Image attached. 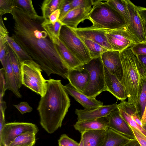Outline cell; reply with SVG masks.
Wrapping results in <instances>:
<instances>
[{
  "label": "cell",
  "instance_id": "obj_29",
  "mask_svg": "<svg viewBox=\"0 0 146 146\" xmlns=\"http://www.w3.org/2000/svg\"><path fill=\"white\" fill-rule=\"evenodd\" d=\"M64 25L61 21L58 20L54 23H50L48 20H44L41 25L49 36H52L59 39L60 30Z\"/></svg>",
  "mask_w": 146,
  "mask_h": 146
},
{
  "label": "cell",
  "instance_id": "obj_6",
  "mask_svg": "<svg viewBox=\"0 0 146 146\" xmlns=\"http://www.w3.org/2000/svg\"><path fill=\"white\" fill-rule=\"evenodd\" d=\"M82 66L90 75L89 81L83 93L96 98L103 91H106L105 71L101 56L92 58Z\"/></svg>",
  "mask_w": 146,
  "mask_h": 146
},
{
  "label": "cell",
  "instance_id": "obj_22",
  "mask_svg": "<svg viewBox=\"0 0 146 146\" xmlns=\"http://www.w3.org/2000/svg\"><path fill=\"white\" fill-rule=\"evenodd\" d=\"M131 104L125 100L117 105V109L122 117L128 125L137 130L146 136V131L138 125L132 118L131 114Z\"/></svg>",
  "mask_w": 146,
  "mask_h": 146
},
{
  "label": "cell",
  "instance_id": "obj_7",
  "mask_svg": "<svg viewBox=\"0 0 146 146\" xmlns=\"http://www.w3.org/2000/svg\"><path fill=\"white\" fill-rule=\"evenodd\" d=\"M59 39L82 65L87 63L92 59L84 42L70 27L65 25L62 26Z\"/></svg>",
  "mask_w": 146,
  "mask_h": 146
},
{
  "label": "cell",
  "instance_id": "obj_23",
  "mask_svg": "<svg viewBox=\"0 0 146 146\" xmlns=\"http://www.w3.org/2000/svg\"><path fill=\"white\" fill-rule=\"evenodd\" d=\"M106 130H98L85 131L81 134L83 146H101L104 141Z\"/></svg>",
  "mask_w": 146,
  "mask_h": 146
},
{
  "label": "cell",
  "instance_id": "obj_34",
  "mask_svg": "<svg viewBox=\"0 0 146 146\" xmlns=\"http://www.w3.org/2000/svg\"><path fill=\"white\" fill-rule=\"evenodd\" d=\"M15 6V0H0V17L6 14H11Z\"/></svg>",
  "mask_w": 146,
  "mask_h": 146
},
{
  "label": "cell",
  "instance_id": "obj_11",
  "mask_svg": "<svg viewBox=\"0 0 146 146\" xmlns=\"http://www.w3.org/2000/svg\"><path fill=\"white\" fill-rule=\"evenodd\" d=\"M72 29L80 38L90 40L108 50H113L106 36L108 30L93 28L90 27Z\"/></svg>",
  "mask_w": 146,
  "mask_h": 146
},
{
  "label": "cell",
  "instance_id": "obj_21",
  "mask_svg": "<svg viewBox=\"0 0 146 146\" xmlns=\"http://www.w3.org/2000/svg\"><path fill=\"white\" fill-rule=\"evenodd\" d=\"M5 74L6 90L11 91L17 98H21L22 96L19 91L17 81L12 67L9 54L7 51Z\"/></svg>",
  "mask_w": 146,
  "mask_h": 146
},
{
  "label": "cell",
  "instance_id": "obj_30",
  "mask_svg": "<svg viewBox=\"0 0 146 146\" xmlns=\"http://www.w3.org/2000/svg\"><path fill=\"white\" fill-rule=\"evenodd\" d=\"M80 38L88 49L92 58L101 56L103 53L108 50L105 48L92 40Z\"/></svg>",
  "mask_w": 146,
  "mask_h": 146
},
{
  "label": "cell",
  "instance_id": "obj_35",
  "mask_svg": "<svg viewBox=\"0 0 146 146\" xmlns=\"http://www.w3.org/2000/svg\"><path fill=\"white\" fill-rule=\"evenodd\" d=\"M58 146H79L78 143L66 134L61 135L58 140Z\"/></svg>",
  "mask_w": 146,
  "mask_h": 146
},
{
  "label": "cell",
  "instance_id": "obj_4",
  "mask_svg": "<svg viewBox=\"0 0 146 146\" xmlns=\"http://www.w3.org/2000/svg\"><path fill=\"white\" fill-rule=\"evenodd\" d=\"M93 0V7L88 19L92 23L93 28L110 30L128 26L123 17L106 2Z\"/></svg>",
  "mask_w": 146,
  "mask_h": 146
},
{
  "label": "cell",
  "instance_id": "obj_43",
  "mask_svg": "<svg viewBox=\"0 0 146 146\" xmlns=\"http://www.w3.org/2000/svg\"><path fill=\"white\" fill-rule=\"evenodd\" d=\"M7 107L6 102L3 100H0V131L5 124V112Z\"/></svg>",
  "mask_w": 146,
  "mask_h": 146
},
{
  "label": "cell",
  "instance_id": "obj_38",
  "mask_svg": "<svg viewBox=\"0 0 146 146\" xmlns=\"http://www.w3.org/2000/svg\"><path fill=\"white\" fill-rule=\"evenodd\" d=\"M146 104V80L143 85L139 97V109L141 116L144 111Z\"/></svg>",
  "mask_w": 146,
  "mask_h": 146
},
{
  "label": "cell",
  "instance_id": "obj_15",
  "mask_svg": "<svg viewBox=\"0 0 146 146\" xmlns=\"http://www.w3.org/2000/svg\"><path fill=\"white\" fill-rule=\"evenodd\" d=\"M63 87L66 93L72 96L85 109L92 110L103 105V103L102 102L97 100L95 98L85 95L76 89L70 83L63 85Z\"/></svg>",
  "mask_w": 146,
  "mask_h": 146
},
{
  "label": "cell",
  "instance_id": "obj_50",
  "mask_svg": "<svg viewBox=\"0 0 146 146\" xmlns=\"http://www.w3.org/2000/svg\"><path fill=\"white\" fill-rule=\"evenodd\" d=\"M79 146H83L82 139V138H81L80 141L79 142Z\"/></svg>",
  "mask_w": 146,
  "mask_h": 146
},
{
  "label": "cell",
  "instance_id": "obj_28",
  "mask_svg": "<svg viewBox=\"0 0 146 146\" xmlns=\"http://www.w3.org/2000/svg\"><path fill=\"white\" fill-rule=\"evenodd\" d=\"M62 0H45L43 2L41 9L42 17L44 20H48L49 16L58 9Z\"/></svg>",
  "mask_w": 146,
  "mask_h": 146
},
{
  "label": "cell",
  "instance_id": "obj_51",
  "mask_svg": "<svg viewBox=\"0 0 146 146\" xmlns=\"http://www.w3.org/2000/svg\"><path fill=\"white\" fill-rule=\"evenodd\" d=\"M144 22V25H145V35H146V22Z\"/></svg>",
  "mask_w": 146,
  "mask_h": 146
},
{
  "label": "cell",
  "instance_id": "obj_41",
  "mask_svg": "<svg viewBox=\"0 0 146 146\" xmlns=\"http://www.w3.org/2000/svg\"><path fill=\"white\" fill-rule=\"evenodd\" d=\"M13 106L22 114L30 112L33 110V108L29 105L28 103L25 102H21L17 105H13Z\"/></svg>",
  "mask_w": 146,
  "mask_h": 146
},
{
  "label": "cell",
  "instance_id": "obj_32",
  "mask_svg": "<svg viewBox=\"0 0 146 146\" xmlns=\"http://www.w3.org/2000/svg\"><path fill=\"white\" fill-rule=\"evenodd\" d=\"M15 6L23 9L33 19H36L40 16L36 12L31 0H15Z\"/></svg>",
  "mask_w": 146,
  "mask_h": 146
},
{
  "label": "cell",
  "instance_id": "obj_16",
  "mask_svg": "<svg viewBox=\"0 0 146 146\" xmlns=\"http://www.w3.org/2000/svg\"><path fill=\"white\" fill-rule=\"evenodd\" d=\"M106 117L108 128L130 139L135 138L129 126L122 117L117 109L111 112Z\"/></svg>",
  "mask_w": 146,
  "mask_h": 146
},
{
  "label": "cell",
  "instance_id": "obj_10",
  "mask_svg": "<svg viewBox=\"0 0 146 146\" xmlns=\"http://www.w3.org/2000/svg\"><path fill=\"white\" fill-rule=\"evenodd\" d=\"M125 1L130 18L127 29L140 42L146 43L144 23L138 13L137 6L129 0Z\"/></svg>",
  "mask_w": 146,
  "mask_h": 146
},
{
  "label": "cell",
  "instance_id": "obj_25",
  "mask_svg": "<svg viewBox=\"0 0 146 146\" xmlns=\"http://www.w3.org/2000/svg\"><path fill=\"white\" fill-rule=\"evenodd\" d=\"M7 51L8 53L12 67L17 81L19 88V89L23 85L21 64L15 54L7 44Z\"/></svg>",
  "mask_w": 146,
  "mask_h": 146
},
{
  "label": "cell",
  "instance_id": "obj_24",
  "mask_svg": "<svg viewBox=\"0 0 146 146\" xmlns=\"http://www.w3.org/2000/svg\"><path fill=\"white\" fill-rule=\"evenodd\" d=\"M106 130L105 137L101 146H122L131 139L111 128Z\"/></svg>",
  "mask_w": 146,
  "mask_h": 146
},
{
  "label": "cell",
  "instance_id": "obj_12",
  "mask_svg": "<svg viewBox=\"0 0 146 146\" xmlns=\"http://www.w3.org/2000/svg\"><path fill=\"white\" fill-rule=\"evenodd\" d=\"M101 57L104 66L121 81L123 76V70L120 52L116 50H108L103 53Z\"/></svg>",
  "mask_w": 146,
  "mask_h": 146
},
{
  "label": "cell",
  "instance_id": "obj_37",
  "mask_svg": "<svg viewBox=\"0 0 146 146\" xmlns=\"http://www.w3.org/2000/svg\"><path fill=\"white\" fill-rule=\"evenodd\" d=\"M129 47L136 56L146 55V43L139 42L136 43Z\"/></svg>",
  "mask_w": 146,
  "mask_h": 146
},
{
  "label": "cell",
  "instance_id": "obj_40",
  "mask_svg": "<svg viewBox=\"0 0 146 146\" xmlns=\"http://www.w3.org/2000/svg\"><path fill=\"white\" fill-rule=\"evenodd\" d=\"M6 90L5 69L2 68L0 70V100H3Z\"/></svg>",
  "mask_w": 146,
  "mask_h": 146
},
{
  "label": "cell",
  "instance_id": "obj_42",
  "mask_svg": "<svg viewBox=\"0 0 146 146\" xmlns=\"http://www.w3.org/2000/svg\"><path fill=\"white\" fill-rule=\"evenodd\" d=\"M131 129L135 138L137 141L141 146H146V136L140 131L129 126Z\"/></svg>",
  "mask_w": 146,
  "mask_h": 146
},
{
  "label": "cell",
  "instance_id": "obj_27",
  "mask_svg": "<svg viewBox=\"0 0 146 146\" xmlns=\"http://www.w3.org/2000/svg\"><path fill=\"white\" fill-rule=\"evenodd\" d=\"M36 134L32 132L23 133L16 137L7 146H33L36 142Z\"/></svg>",
  "mask_w": 146,
  "mask_h": 146
},
{
  "label": "cell",
  "instance_id": "obj_9",
  "mask_svg": "<svg viewBox=\"0 0 146 146\" xmlns=\"http://www.w3.org/2000/svg\"><path fill=\"white\" fill-rule=\"evenodd\" d=\"M128 26L119 29L107 30L106 36L113 50L121 52L134 44L140 42L128 30Z\"/></svg>",
  "mask_w": 146,
  "mask_h": 146
},
{
  "label": "cell",
  "instance_id": "obj_8",
  "mask_svg": "<svg viewBox=\"0 0 146 146\" xmlns=\"http://www.w3.org/2000/svg\"><path fill=\"white\" fill-rule=\"evenodd\" d=\"M38 131L37 126L32 123L15 122L5 123L0 131V146H7L23 133L32 132L36 134Z\"/></svg>",
  "mask_w": 146,
  "mask_h": 146
},
{
  "label": "cell",
  "instance_id": "obj_39",
  "mask_svg": "<svg viewBox=\"0 0 146 146\" xmlns=\"http://www.w3.org/2000/svg\"><path fill=\"white\" fill-rule=\"evenodd\" d=\"M9 36V32L3 21L2 17H0V42L7 43Z\"/></svg>",
  "mask_w": 146,
  "mask_h": 146
},
{
  "label": "cell",
  "instance_id": "obj_48",
  "mask_svg": "<svg viewBox=\"0 0 146 146\" xmlns=\"http://www.w3.org/2000/svg\"><path fill=\"white\" fill-rule=\"evenodd\" d=\"M122 146H141L135 138L131 139Z\"/></svg>",
  "mask_w": 146,
  "mask_h": 146
},
{
  "label": "cell",
  "instance_id": "obj_19",
  "mask_svg": "<svg viewBox=\"0 0 146 146\" xmlns=\"http://www.w3.org/2000/svg\"><path fill=\"white\" fill-rule=\"evenodd\" d=\"M90 12L80 8L74 9L70 11L60 21L64 25L72 29H76L80 22L88 19Z\"/></svg>",
  "mask_w": 146,
  "mask_h": 146
},
{
  "label": "cell",
  "instance_id": "obj_33",
  "mask_svg": "<svg viewBox=\"0 0 146 146\" xmlns=\"http://www.w3.org/2000/svg\"><path fill=\"white\" fill-rule=\"evenodd\" d=\"M72 9L80 8L90 11L91 6L93 3V0H69Z\"/></svg>",
  "mask_w": 146,
  "mask_h": 146
},
{
  "label": "cell",
  "instance_id": "obj_52",
  "mask_svg": "<svg viewBox=\"0 0 146 146\" xmlns=\"http://www.w3.org/2000/svg\"><path fill=\"white\" fill-rule=\"evenodd\" d=\"M143 128H144L145 129V130L146 131V123L143 126Z\"/></svg>",
  "mask_w": 146,
  "mask_h": 146
},
{
  "label": "cell",
  "instance_id": "obj_1",
  "mask_svg": "<svg viewBox=\"0 0 146 146\" xmlns=\"http://www.w3.org/2000/svg\"><path fill=\"white\" fill-rule=\"evenodd\" d=\"M14 20L11 37L38 64L48 76L56 74L67 79L70 70L56 45L41 25L42 16L35 19L21 8L14 7L11 14Z\"/></svg>",
  "mask_w": 146,
  "mask_h": 146
},
{
  "label": "cell",
  "instance_id": "obj_31",
  "mask_svg": "<svg viewBox=\"0 0 146 146\" xmlns=\"http://www.w3.org/2000/svg\"><path fill=\"white\" fill-rule=\"evenodd\" d=\"M7 44L11 48L21 63L26 60H33L32 58L14 40L11 36H9Z\"/></svg>",
  "mask_w": 146,
  "mask_h": 146
},
{
  "label": "cell",
  "instance_id": "obj_45",
  "mask_svg": "<svg viewBox=\"0 0 146 146\" xmlns=\"http://www.w3.org/2000/svg\"><path fill=\"white\" fill-rule=\"evenodd\" d=\"M140 65L146 76V55L137 56Z\"/></svg>",
  "mask_w": 146,
  "mask_h": 146
},
{
  "label": "cell",
  "instance_id": "obj_20",
  "mask_svg": "<svg viewBox=\"0 0 146 146\" xmlns=\"http://www.w3.org/2000/svg\"><path fill=\"white\" fill-rule=\"evenodd\" d=\"M76 130L81 134L87 131L106 130L108 128L107 117L82 121H77L74 125Z\"/></svg>",
  "mask_w": 146,
  "mask_h": 146
},
{
  "label": "cell",
  "instance_id": "obj_3",
  "mask_svg": "<svg viewBox=\"0 0 146 146\" xmlns=\"http://www.w3.org/2000/svg\"><path fill=\"white\" fill-rule=\"evenodd\" d=\"M120 57L123 70L121 82L126 89L127 102L138 106L146 76L137 56L130 47L120 52Z\"/></svg>",
  "mask_w": 146,
  "mask_h": 146
},
{
  "label": "cell",
  "instance_id": "obj_13",
  "mask_svg": "<svg viewBox=\"0 0 146 146\" xmlns=\"http://www.w3.org/2000/svg\"><path fill=\"white\" fill-rule=\"evenodd\" d=\"M117 105L114 104L103 105L90 110L76 109L75 113L78 116V121L96 119L107 117L111 112L117 109Z\"/></svg>",
  "mask_w": 146,
  "mask_h": 146
},
{
  "label": "cell",
  "instance_id": "obj_18",
  "mask_svg": "<svg viewBox=\"0 0 146 146\" xmlns=\"http://www.w3.org/2000/svg\"><path fill=\"white\" fill-rule=\"evenodd\" d=\"M55 44L64 62L70 69L78 68L82 65L78 59L70 52L60 40L55 37L49 36Z\"/></svg>",
  "mask_w": 146,
  "mask_h": 146
},
{
  "label": "cell",
  "instance_id": "obj_36",
  "mask_svg": "<svg viewBox=\"0 0 146 146\" xmlns=\"http://www.w3.org/2000/svg\"><path fill=\"white\" fill-rule=\"evenodd\" d=\"M60 15L59 19L60 20L72 9L69 0H62L59 8Z\"/></svg>",
  "mask_w": 146,
  "mask_h": 146
},
{
  "label": "cell",
  "instance_id": "obj_2",
  "mask_svg": "<svg viewBox=\"0 0 146 146\" xmlns=\"http://www.w3.org/2000/svg\"><path fill=\"white\" fill-rule=\"evenodd\" d=\"M47 83L46 92L41 97L37 110L40 125L51 134L62 126L70 107V100L61 80L50 79Z\"/></svg>",
  "mask_w": 146,
  "mask_h": 146
},
{
  "label": "cell",
  "instance_id": "obj_44",
  "mask_svg": "<svg viewBox=\"0 0 146 146\" xmlns=\"http://www.w3.org/2000/svg\"><path fill=\"white\" fill-rule=\"evenodd\" d=\"M7 44H0V60L5 69L6 66Z\"/></svg>",
  "mask_w": 146,
  "mask_h": 146
},
{
  "label": "cell",
  "instance_id": "obj_46",
  "mask_svg": "<svg viewBox=\"0 0 146 146\" xmlns=\"http://www.w3.org/2000/svg\"><path fill=\"white\" fill-rule=\"evenodd\" d=\"M60 15V11L59 9L53 12L49 17L48 20L49 22L52 23H56L59 20Z\"/></svg>",
  "mask_w": 146,
  "mask_h": 146
},
{
  "label": "cell",
  "instance_id": "obj_26",
  "mask_svg": "<svg viewBox=\"0 0 146 146\" xmlns=\"http://www.w3.org/2000/svg\"><path fill=\"white\" fill-rule=\"evenodd\" d=\"M105 1L123 17L128 26L129 25L130 16L125 0H108Z\"/></svg>",
  "mask_w": 146,
  "mask_h": 146
},
{
  "label": "cell",
  "instance_id": "obj_17",
  "mask_svg": "<svg viewBox=\"0 0 146 146\" xmlns=\"http://www.w3.org/2000/svg\"><path fill=\"white\" fill-rule=\"evenodd\" d=\"M90 75L82 65L74 69H70L67 79L76 89L83 93L90 80Z\"/></svg>",
  "mask_w": 146,
  "mask_h": 146
},
{
  "label": "cell",
  "instance_id": "obj_14",
  "mask_svg": "<svg viewBox=\"0 0 146 146\" xmlns=\"http://www.w3.org/2000/svg\"><path fill=\"white\" fill-rule=\"evenodd\" d=\"M104 67L106 91H108L121 101L125 100L127 97L125 86L116 76Z\"/></svg>",
  "mask_w": 146,
  "mask_h": 146
},
{
  "label": "cell",
  "instance_id": "obj_49",
  "mask_svg": "<svg viewBox=\"0 0 146 146\" xmlns=\"http://www.w3.org/2000/svg\"><path fill=\"white\" fill-rule=\"evenodd\" d=\"M141 120L143 126L146 123V104L144 111L141 116Z\"/></svg>",
  "mask_w": 146,
  "mask_h": 146
},
{
  "label": "cell",
  "instance_id": "obj_5",
  "mask_svg": "<svg viewBox=\"0 0 146 146\" xmlns=\"http://www.w3.org/2000/svg\"><path fill=\"white\" fill-rule=\"evenodd\" d=\"M21 67L23 85L41 97L44 96L47 80L42 76V70L40 65L33 60H27L21 63Z\"/></svg>",
  "mask_w": 146,
  "mask_h": 146
},
{
  "label": "cell",
  "instance_id": "obj_47",
  "mask_svg": "<svg viewBox=\"0 0 146 146\" xmlns=\"http://www.w3.org/2000/svg\"><path fill=\"white\" fill-rule=\"evenodd\" d=\"M137 10L144 22H146V8L137 6Z\"/></svg>",
  "mask_w": 146,
  "mask_h": 146
}]
</instances>
